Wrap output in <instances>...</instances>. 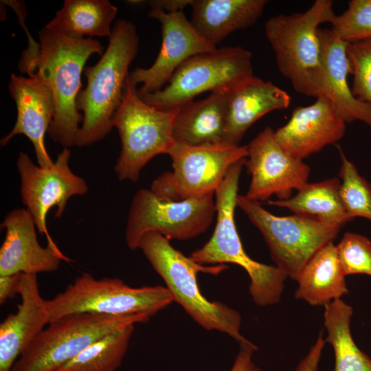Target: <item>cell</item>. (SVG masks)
Masks as SVG:
<instances>
[{
	"label": "cell",
	"instance_id": "cell-1",
	"mask_svg": "<svg viewBox=\"0 0 371 371\" xmlns=\"http://www.w3.org/2000/svg\"><path fill=\"white\" fill-rule=\"evenodd\" d=\"M138 47L139 36L135 24L126 19L116 21L105 52L97 63L84 69L87 85L76 100L83 120L75 146L96 143L112 129V118L121 102L129 66Z\"/></svg>",
	"mask_w": 371,
	"mask_h": 371
},
{
	"label": "cell",
	"instance_id": "cell-2",
	"mask_svg": "<svg viewBox=\"0 0 371 371\" xmlns=\"http://www.w3.org/2000/svg\"><path fill=\"white\" fill-rule=\"evenodd\" d=\"M37 72L49 86L56 104L48 135L63 148L75 146L83 117L76 100L82 87L81 75L91 56L103 53L94 38L69 37L45 27L38 32Z\"/></svg>",
	"mask_w": 371,
	"mask_h": 371
},
{
	"label": "cell",
	"instance_id": "cell-3",
	"mask_svg": "<svg viewBox=\"0 0 371 371\" xmlns=\"http://www.w3.org/2000/svg\"><path fill=\"white\" fill-rule=\"evenodd\" d=\"M138 249L164 281L173 302L179 304L198 324L207 330L226 333L238 344L249 341L240 333V313L221 302L209 301L199 288V272L218 274L227 268L226 265H200L174 248L169 239L157 232L145 234Z\"/></svg>",
	"mask_w": 371,
	"mask_h": 371
},
{
	"label": "cell",
	"instance_id": "cell-4",
	"mask_svg": "<svg viewBox=\"0 0 371 371\" xmlns=\"http://www.w3.org/2000/svg\"><path fill=\"white\" fill-rule=\"evenodd\" d=\"M335 16L332 1L316 0L304 12L280 14L265 23L278 70L300 94L317 98L324 93L319 26L330 23Z\"/></svg>",
	"mask_w": 371,
	"mask_h": 371
},
{
	"label": "cell",
	"instance_id": "cell-5",
	"mask_svg": "<svg viewBox=\"0 0 371 371\" xmlns=\"http://www.w3.org/2000/svg\"><path fill=\"white\" fill-rule=\"evenodd\" d=\"M245 159L232 165L215 192L216 221L209 240L190 258L200 265L232 263L243 268L250 278L249 291L259 306L278 303L287 276L276 266L253 260L245 252L236 227L234 212L240 176Z\"/></svg>",
	"mask_w": 371,
	"mask_h": 371
},
{
	"label": "cell",
	"instance_id": "cell-6",
	"mask_svg": "<svg viewBox=\"0 0 371 371\" xmlns=\"http://www.w3.org/2000/svg\"><path fill=\"white\" fill-rule=\"evenodd\" d=\"M176 113L157 109L144 102L128 74L121 102L111 121L122 144L113 168L119 180L136 182L150 159L168 154L175 143L172 128Z\"/></svg>",
	"mask_w": 371,
	"mask_h": 371
},
{
	"label": "cell",
	"instance_id": "cell-7",
	"mask_svg": "<svg viewBox=\"0 0 371 371\" xmlns=\"http://www.w3.org/2000/svg\"><path fill=\"white\" fill-rule=\"evenodd\" d=\"M173 302L166 286L132 287L119 278L96 279L83 273L52 300H46L49 323L67 315H155Z\"/></svg>",
	"mask_w": 371,
	"mask_h": 371
},
{
	"label": "cell",
	"instance_id": "cell-8",
	"mask_svg": "<svg viewBox=\"0 0 371 371\" xmlns=\"http://www.w3.org/2000/svg\"><path fill=\"white\" fill-rule=\"evenodd\" d=\"M148 314L109 316L89 313L63 316L51 323L14 363L12 371H58L109 333L146 322Z\"/></svg>",
	"mask_w": 371,
	"mask_h": 371
},
{
	"label": "cell",
	"instance_id": "cell-9",
	"mask_svg": "<svg viewBox=\"0 0 371 371\" xmlns=\"http://www.w3.org/2000/svg\"><path fill=\"white\" fill-rule=\"evenodd\" d=\"M252 54L240 47H223L184 62L159 91L139 95L149 105L177 111L206 91L229 89L253 76Z\"/></svg>",
	"mask_w": 371,
	"mask_h": 371
},
{
	"label": "cell",
	"instance_id": "cell-10",
	"mask_svg": "<svg viewBox=\"0 0 371 371\" xmlns=\"http://www.w3.org/2000/svg\"><path fill=\"white\" fill-rule=\"evenodd\" d=\"M236 203L261 232L276 267L295 281L311 258L333 242L340 229L308 216L273 215L245 195H238Z\"/></svg>",
	"mask_w": 371,
	"mask_h": 371
},
{
	"label": "cell",
	"instance_id": "cell-11",
	"mask_svg": "<svg viewBox=\"0 0 371 371\" xmlns=\"http://www.w3.org/2000/svg\"><path fill=\"white\" fill-rule=\"evenodd\" d=\"M214 196L210 193L171 201L159 197L151 189H139L128 212L125 232L128 247L137 249L142 237L148 232L180 240L202 234L214 218Z\"/></svg>",
	"mask_w": 371,
	"mask_h": 371
},
{
	"label": "cell",
	"instance_id": "cell-12",
	"mask_svg": "<svg viewBox=\"0 0 371 371\" xmlns=\"http://www.w3.org/2000/svg\"><path fill=\"white\" fill-rule=\"evenodd\" d=\"M172 170L155 179L151 190L171 201L214 193L229 168L248 155V146L225 143L191 146L175 142L168 152Z\"/></svg>",
	"mask_w": 371,
	"mask_h": 371
},
{
	"label": "cell",
	"instance_id": "cell-13",
	"mask_svg": "<svg viewBox=\"0 0 371 371\" xmlns=\"http://www.w3.org/2000/svg\"><path fill=\"white\" fill-rule=\"evenodd\" d=\"M70 157V150L63 148L49 168L35 165L23 152L19 153L16 162L23 203L32 216L38 234H44L47 245L58 251L60 250L47 230V213L56 207L55 217L60 218L70 198L88 191L85 180L71 171L69 165Z\"/></svg>",
	"mask_w": 371,
	"mask_h": 371
},
{
	"label": "cell",
	"instance_id": "cell-14",
	"mask_svg": "<svg viewBox=\"0 0 371 371\" xmlns=\"http://www.w3.org/2000/svg\"><path fill=\"white\" fill-rule=\"evenodd\" d=\"M245 166L251 175L245 196L263 201L276 195L285 200L308 183L310 168L288 154L278 143L275 131L265 127L249 143Z\"/></svg>",
	"mask_w": 371,
	"mask_h": 371
},
{
	"label": "cell",
	"instance_id": "cell-15",
	"mask_svg": "<svg viewBox=\"0 0 371 371\" xmlns=\"http://www.w3.org/2000/svg\"><path fill=\"white\" fill-rule=\"evenodd\" d=\"M148 15L160 22L162 41L159 52L150 67L135 68L129 73L134 85L142 84L137 89L139 95L159 91L190 58L217 49L200 36L183 11L166 12L150 7Z\"/></svg>",
	"mask_w": 371,
	"mask_h": 371
},
{
	"label": "cell",
	"instance_id": "cell-16",
	"mask_svg": "<svg viewBox=\"0 0 371 371\" xmlns=\"http://www.w3.org/2000/svg\"><path fill=\"white\" fill-rule=\"evenodd\" d=\"M8 89L17 111L15 124L1 139L5 146L17 135L26 136L32 143L37 162L42 168L51 167L54 161L45 146V135L54 120L56 104L52 91L45 80L35 72L27 77L12 74Z\"/></svg>",
	"mask_w": 371,
	"mask_h": 371
},
{
	"label": "cell",
	"instance_id": "cell-17",
	"mask_svg": "<svg viewBox=\"0 0 371 371\" xmlns=\"http://www.w3.org/2000/svg\"><path fill=\"white\" fill-rule=\"evenodd\" d=\"M346 122L325 95L306 106H297L289 120L275 131L280 146L293 157L303 160L339 141Z\"/></svg>",
	"mask_w": 371,
	"mask_h": 371
},
{
	"label": "cell",
	"instance_id": "cell-18",
	"mask_svg": "<svg viewBox=\"0 0 371 371\" xmlns=\"http://www.w3.org/2000/svg\"><path fill=\"white\" fill-rule=\"evenodd\" d=\"M1 227L5 236L0 248V276L52 272L61 260L70 261L61 251L39 244L34 220L26 209L10 212Z\"/></svg>",
	"mask_w": 371,
	"mask_h": 371
},
{
	"label": "cell",
	"instance_id": "cell-19",
	"mask_svg": "<svg viewBox=\"0 0 371 371\" xmlns=\"http://www.w3.org/2000/svg\"><path fill=\"white\" fill-rule=\"evenodd\" d=\"M18 294L21 302L16 312L0 324V371H12L18 358L49 324L46 300L40 294L36 274H21Z\"/></svg>",
	"mask_w": 371,
	"mask_h": 371
},
{
	"label": "cell",
	"instance_id": "cell-20",
	"mask_svg": "<svg viewBox=\"0 0 371 371\" xmlns=\"http://www.w3.org/2000/svg\"><path fill=\"white\" fill-rule=\"evenodd\" d=\"M290 102L286 91L254 75L236 84L227 91L224 143L239 145L255 122L271 111L286 109Z\"/></svg>",
	"mask_w": 371,
	"mask_h": 371
},
{
	"label": "cell",
	"instance_id": "cell-21",
	"mask_svg": "<svg viewBox=\"0 0 371 371\" xmlns=\"http://www.w3.org/2000/svg\"><path fill=\"white\" fill-rule=\"evenodd\" d=\"M322 63L325 74V95L333 103L346 123L361 121L371 126V104L355 97L348 82L350 65L348 43L330 30L319 29Z\"/></svg>",
	"mask_w": 371,
	"mask_h": 371
},
{
	"label": "cell",
	"instance_id": "cell-22",
	"mask_svg": "<svg viewBox=\"0 0 371 371\" xmlns=\"http://www.w3.org/2000/svg\"><path fill=\"white\" fill-rule=\"evenodd\" d=\"M266 0H192V25L216 47L231 33L253 25L262 16Z\"/></svg>",
	"mask_w": 371,
	"mask_h": 371
},
{
	"label": "cell",
	"instance_id": "cell-23",
	"mask_svg": "<svg viewBox=\"0 0 371 371\" xmlns=\"http://www.w3.org/2000/svg\"><path fill=\"white\" fill-rule=\"evenodd\" d=\"M227 91L212 92L205 99L179 108L172 128L175 142L191 146L224 143Z\"/></svg>",
	"mask_w": 371,
	"mask_h": 371
},
{
	"label": "cell",
	"instance_id": "cell-24",
	"mask_svg": "<svg viewBox=\"0 0 371 371\" xmlns=\"http://www.w3.org/2000/svg\"><path fill=\"white\" fill-rule=\"evenodd\" d=\"M337 255L330 242L320 249L301 271L295 293L296 299L312 306H325L348 293V289Z\"/></svg>",
	"mask_w": 371,
	"mask_h": 371
},
{
	"label": "cell",
	"instance_id": "cell-25",
	"mask_svg": "<svg viewBox=\"0 0 371 371\" xmlns=\"http://www.w3.org/2000/svg\"><path fill=\"white\" fill-rule=\"evenodd\" d=\"M117 13L108 0H65L45 27L76 38H109Z\"/></svg>",
	"mask_w": 371,
	"mask_h": 371
},
{
	"label": "cell",
	"instance_id": "cell-26",
	"mask_svg": "<svg viewBox=\"0 0 371 371\" xmlns=\"http://www.w3.org/2000/svg\"><path fill=\"white\" fill-rule=\"evenodd\" d=\"M338 178L306 183L295 196L285 200H269L267 204L287 208L295 214L315 218L332 227L341 229L352 220L340 196Z\"/></svg>",
	"mask_w": 371,
	"mask_h": 371
},
{
	"label": "cell",
	"instance_id": "cell-27",
	"mask_svg": "<svg viewBox=\"0 0 371 371\" xmlns=\"http://www.w3.org/2000/svg\"><path fill=\"white\" fill-rule=\"evenodd\" d=\"M352 308L341 299L324 306L326 342L335 354L334 371H371V359L355 343L350 332Z\"/></svg>",
	"mask_w": 371,
	"mask_h": 371
},
{
	"label": "cell",
	"instance_id": "cell-28",
	"mask_svg": "<svg viewBox=\"0 0 371 371\" xmlns=\"http://www.w3.org/2000/svg\"><path fill=\"white\" fill-rule=\"evenodd\" d=\"M134 326L130 324L109 333L58 371H115L126 355Z\"/></svg>",
	"mask_w": 371,
	"mask_h": 371
},
{
	"label": "cell",
	"instance_id": "cell-29",
	"mask_svg": "<svg viewBox=\"0 0 371 371\" xmlns=\"http://www.w3.org/2000/svg\"><path fill=\"white\" fill-rule=\"evenodd\" d=\"M338 150L341 161L340 196L345 210L352 219L363 217L371 221V183L360 175L339 147Z\"/></svg>",
	"mask_w": 371,
	"mask_h": 371
},
{
	"label": "cell",
	"instance_id": "cell-30",
	"mask_svg": "<svg viewBox=\"0 0 371 371\" xmlns=\"http://www.w3.org/2000/svg\"><path fill=\"white\" fill-rule=\"evenodd\" d=\"M330 24L332 32L345 42L371 39V0L348 1L346 10Z\"/></svg>",
	"mask_w": 371,
	"mask_h": 371
},
{
	"label": "cell",
	"instance_id": "cell-31",
	"mask_svg": "<svg viewBox=\"0 0 371 371\" xmlns=\"http://www.w3.org/2000/svg\"><path fill=\"white\" fill-rule=\"evenodd\" d=\"M336 247L346 276L353 274L371 276V241L368 238L346 232Z\"/></svg>",
	"mask_w": 371,
	"mask_h": 371
},
{
	"label": "cell",
	"instance_id": "cell-32",
	"mask_svg": "<svg viewBox=\"0 0 371 371\" xmlns=\"http://www.w3.org/2000/svg\"><path fill=\"white\" fill-rule=\"evenodd\" d=\"M347 54L353 76L352 93L371 104V39L348 43Z\"/></svg>",
	"mask_w": 371,
	"mask_h": 371
},
{
	"label": "cell",
	"instance_id": "cell-33",
	"mask_svg": "<svg viewBox=\"0 0 371 371\" xmlns=\"http://www.w3.org/2000/svg\"><path fill=\"white\" fill-rule=\"evenodd\" d=\"M239 351L230 371H261L253 361V355L258 350L251 341L239 344Z\"/></svg>",
	"mask_w": 371,
	"mask_h": 371
},
{
	"label": "cell",
	"instance_id": "cell-34",
	"mask_svg": "<svg viewBox=\"0 0 371 371\" xmlns=\"http://www.w3.org/2000/svg\"><path fill=\"white\" fill-rule=\"evenodd\" d=\"M325 344L326 341L320 333L316 342L307 355L299 363L295 371H317Z\"/></svg>",
	"mask_w": 371,
	"mask_h": 371
},
{
	"label": "cell",
	"instance_id": "cell-35",
	"mask_svg": "<svg viewBox=\"0 0 371 371\" xmlns=\"http://www.w3.org/2000/svg\"><path fill=\"white\" fill-rule=\"evenodd\" d=\"M22 273L0 276V304L18 294Z\"/></svg>",
	"mask_w": 371,
	"mask_h": 371
},
{
	"label": "cell",
	"instance_id": "cell-36",
	"mask_svg": "<svg viewBox=\"0 0 371 371\" xmlns=\"http://www.w3.org/2000/svg\"><path fill=\"white\" fill-rule=\"evenodd\" d=\"M192 0H155L150 1V7L163 10L166 12L183 11L188 5H191Z\"/></svg>",
	"mask_w": 371,
	"mask_h": 371
}]
</instances>
